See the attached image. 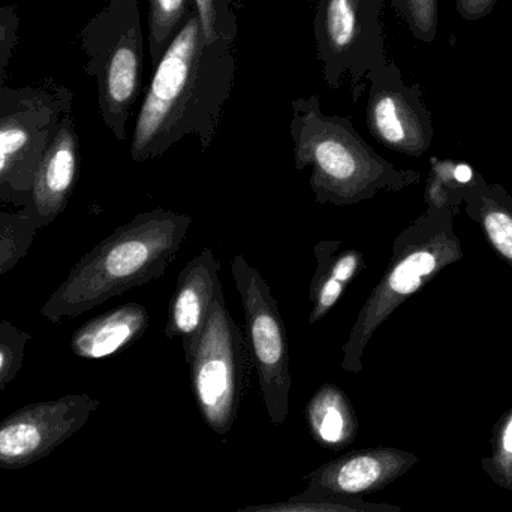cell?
Listing matches in <instances>:
<instances>
[{
	"mask_svg": "<svg viewBox=\"0 0 512 512\" xmlns=\"http://www.w3.org/2000/svg\"><path fill=\"white\" fill-rule=\"evenodd\" d=\"M219 270L221 262L210 246L182 268L168 304L164 330L168 340L180 339L186 348L201 333L216 295L224 288Z\"/></svg>",
	"mask_w": 512,
	"mask_h": 512,
	"instance_id": "cell-14",
	"label": "cell"
},
{
	"mask_svg": "<svg viewBox=\"0 0 512 512\" xmlns=\"http://www.w3.org/2000/svg\"><path fill=\"white\" fill-rule=\"evenodd\" d=\"M149 310L126 303L81 325L71 337V351L84 360H102L134 345L149 328Z\"/></svg>",
	"mask_w": 512,
	"mask_h": 512,
	"instance_id": "cell-15",
	"label": "cell"
},
{
	"mask_svg": "<svg viewBox=\"0 0 512 512\" xmlns=\"http://www.w3.org/2000/svg\"><path fill=\"white\" fill-rule=\"evenodd\" d=\"M183 352L204 423L216 435H227L248 388L252 361L245 331L227 309L224 288L216 295L203 330Z\"/></svg>",
	"mask_w": 512,
	"mask_h": 512,
	"instance_id": "cell-7",
	"label": "cell"
},
{
	"mask_svg": "<svg viewBox=\"0 0 512 512\" xmlns=\"http://www.w3.org/2000/svg\"><path fill=\"white\" fill-rule=\"evenodd\" d=\"M192 222V216L162 207L138 213L78 259L45 301L41 315L51 324L75 319L164 276Z\"/></svg>",
	"mask_w": 512,
	"mask_h": 512,
	"instance_id": "cell-2",
	"label": "cell"
},
{
	"mask_svg": "<svg viewBox=\"0 0 512 512\" xmlns=\"http://www.w3.org/2000/svg\"><path fill=\"white\" fill-rule=\"evenodd\" d=\"M504 448L508 453H512V418L510 424L507 426V430H505Z\"/></svg>",
	"mask_w": 512,
	"mask_h": 512,
	"instance_id": "cell-28",
	"label": "cell"
},
{
	"mask_svg": "<svg viewBox=\"0 0 512 512\" xmlns=\"http://www.w3.org/2000/svg\"><path fill=\"white\" fill-rule=\"evenodd\" d=\"M204 39L209 44L219 41L236 44L239 21L236 0H194Z\"/></svg>",
	"mask_w": 512,
	"mask_h": 512,
	"instance_id": "cell-22",
	"label": "cell"
},
{
	"mask_svg": "<svg viewBox=\"0 0 512 512\" xmlns=\"http://www.w3.org/2000/svg\"><path fill=\"white\" fill-rule=\"evenodd\" d=\"M315 273L310 279L312 304L307 324L315 325L328 315L345 294L346 288L364 270V255L357 249L343 248L339 240H322L313 248Z\"/></svg>",
	"mask_w": 512,
	"mask_h": 512,
	"instance_id": "cell-16",
	"label": "cell"
},
{
	"mask_svg": "<svg viewBox=\"0 0 512 512\" xmlns=\"http://www.w3.org/2000/svg\"><path fill=\"white\" fill-rule=\"evenodd\" d=\"M80 141L72 113L65 114L54 131L23 210L38 230L53 224L68 207L80 174Z\"/></svg>",
	"mask_w": 512,
	"mask_h": 512,
	"instance_id": "cell-12",
	"label": "cell"
},
{
	"mask_svg": "<svg viewBox=\"0 0 512 512\" xmlns=\"http://www.w3.org/2000/svg\"><path fill=\"white\" fill-rule=\"evenodd\" d=\"M466 209L483 227L487 239L502 258L512 265V200L504 191L487 185L478 176L466 192Z\"/></svg>",
	"mask_w": 512,
	"mask_h": 512,
	"instance_id": "cell-18",
	"label": "cell"
},
{
	"mask_svg": "<svg viewBox=\"0 0 512 512\" xmlns=\"http://www.w3.org/2000/svg\"><path fill=\"white\" fill-rule=\"evenodd\" d=\"M80 48L86 59L84 72L98 86L102 122L122 143L143 86L140 0H107L81 30Z\"/></svg>",
	"mask_w": 512,
	"mask_h": 512,
	"instance_id": "cell-5",
	"label": "cell"
},
{
	"mask_svg": "<svg viewBox=\"0 0 512 512\" xmlns=\"http://www.w3.org/2000/svg\"><path fill=\"white\" fill-rule=\"evenodd\" d=\"M402 466L399 454L390 450L352 451L319 466L306 477V487L291 501L358 498L384 486Z\"/></svg>",
	"mask_w": 512,
	"mask_h": 512,
	"instance_id": "cell-13",
	"label": "cell"
},
{
	"mask_svg": "<svg viewBox=\"0 0 512 512\" xmlns=\"http://www.w3.org/2000/svg\"><path fill=\"white\" fill-rule=\"evenodd\" d=\"M385 0H318L315 9L316 54L325 84L355 86L387 63L381 15Z\"/></svg>",
	"mask_w": 512,
	"mask_h": 512,
	"instance_id": "cell-9",
	"label": "cell"
},
{
	"mask_svg": "<svg viewBox=\"0 0 512 512\" xmlns=\"http://www.w3.org/2000/svg\"><path fill=\"white\" fill-rule=\"evenodd\" d=\"M498 0H456V9L463 20L475 21L492 14Z\"/></svg>",
	"mask_w": 512,
	"mask_h": 512,
	"instance_id": "cell-27",
	"label": "cell"
},
{
	"mask_svg": "<svg viewBox=\"0 0 512 512\" xmlns=\"http://www.w3.org/2000/svg\"><path fill=\"white\" fill-rule=\"evenodd\" d=\"M309 2H310V0H309Z\"/></svg>",
	"mask_w": 512,
	"mask_h": 512,
	"instance_id": "cell-29",
	"label": "cell"
},
{
	"mask_svg": "<svg viewBox=\"0 0 512 512\" xmlns=\"http://www.w3.org/2000/svg\"><path fill=\"white\" fill-rule=\"evenodd\" d=\"M366 122L381 146L421 158L433 140L432 114L418 84H408L396 63L387 60L367 77Z\"/></svg>",
	"mask_w": 512,
	"mask_h": 512,
	"instance_id": "cell-11",
	"label": "cell"
},
{
	"mask_svg": "<svg viewBox=\"0 0 512 512\" xmlns=\"http://www.w3.org/2000/svg\"><path fill=\"white\" fill-rule=\"evenodd\" d=\"M231 273L242 298L246 342L268 420L282 426L288 418L292 388L285 322L270 286L245 256H234Z\"/></svg>",
	"mask_w": 512,
	"mask_h": 512,
	"instance_id": "cell-8",
	"label": "cell"
},
{
	"mask_svg": "<svg viewBox=\"0 0 512 512\" xmlns=\"http://www.w3.org/2000/svg\"><path fill=\"white\" fill-rule=\"evenodd\" d=\"M289 134L295 171L310 170L309 188L321 206H357L379 192H399L420 180L382 158L348 117L325 114L318 95L292 101Z\"/></svg>",
	"mask_w": 512,
	"mask_h": 512,
	"instance_id": "cell-3",
	"label": "cell"
},
{
	"mask_svg": "<svg viewBox=\"0 0 512 512\" xmlns=\"http://www.w3.org/2000/svg\"><path fill=\"white\" fill-rule=\"evenodd\" d=\"M194 8V0H149V57L153 69L185 27Z\"/></svg>",
	"mask_w": 512,
	"mask_h": 512,
	"instance_id": "cell-19",
	"label": "cell"
},
{
	"mask_svg": "<svg viewBox=\"0 0 512 512\" xmlns=\"http://www.w3.org/2000/svg\"><path fill=\"white\" fill-rule=\"evenodd\" d=\"M469 165L432 159V173L426 188V201L432 209L459 210L466 192L477 180Z\"/></svg>",
	"mask_w": 512,
	"mask_h": 512,
	"instance_id": "cell-20",
	"label": "cell"
},
{
	"mask_svg": "<svg viewBox=\"0 0 512 512\" xmlns=\"http://www.w3.org/2000/svg\"><path fill=\"white\" fill-rule=\"evenodd\" d=\"M32 336L23 328L0 321V391L23 369L26 348Z\"/></svg>",
	"mask_w": 512,
	"mask_h": 512,
	"instance_id": "cell-24",
	"label": "cell"
},
{
	"mask_svg": "<svg viewBox=\"0 0 512 512\" xmlns=\"http://www.w3.org/2000/svg\"><path fill=\"white\" fill-rule=\"evenodd\" d=\"M72 104L71 89L53 78L0 86V206L23 207L42 155Z\"/></svg>",
	"mask_w": 512,
	"mask_h": 512,
	"instance_id": "cell-6",
	"label": "cell"
},
{
	"mask_svg": "<svg viewBox=\"0 0 512 512\" xmlns=\"http://www.w3.org/2000/svg\"><path fill=\"white\" fill-rule=\"evenodd\" d=\"M306 420L313 439L327 450H343L357 438L354 406L337 385L319 387L307 403Z\"/></svg>",
	"mask_w": 512,
	"mask_h": 512,
	"instance_id": "cell-17",
	"label": "cell"
},
{
	"mask_svg": "<svg viewBox=\"0 0 512 512\" xmlns=\"http://www.w3.org/2000/svg\"><path fill=\"white\" fill-rule=\"evenodd\" d=\"M394 9L415 39L432 44L438 35L439 0H393Z\"/></svg>",
	"mask_w": 512,
	"mask_h": 512,
	"instance_id": "cell-23",
	"label": "cell"
},
{
	"mask_svg": "<svg viewBox=\"0 0 512 512\" xmlns=\"http://www.w3.org/2000/svg\"><path fill=\"white\" fill-rule=\"evenodd\" d=\"M89 394L30 403L0 423V468L23 469L62 447L98 411Z\"/></svg>",
	"mask_w": 512,
	"mask_h": 512,
	"instance_id": "cell-10",
	"label": "cell"
},
{
	"mask_svg": "<svg viewBox=\"0 0 512 512\" xmlns=\"http://www.w3.org/2000/svg\"><path fill=\"white\" fill-rule=\"evenodd\" d=\"M38 233L35 222L23 210L0 206V279L20 264Z\"/></svg>",
	"mask_w": 512,
	"mask_h": 512,
	"instance_id": "cell-21",
	"label": "cell"
},
{
	"mask_svg": "<svg viewBox=\"0 0 512 512\" xmlns=\"http://www.w3.org/2000/svg\"><path fill=\"white\" fill-rule=\"evenodd\" d=\"M231 512H391L384 505L370 504L363 499H325V501H288L279 504L256 505Z\"/></svg>",
	"mask_w": 512,
	"mask_h": 512,
	"instance_id": "cell-25",
	"label": "cell"
},
{
	"mask_svg": "<svg viewBox=\"0 0 512 512\" xmlns=\"http://www.w3.org/2000/svg\"><path fill=\"white\" fill-rule=\"evenodd\" d=\"M18 30L20 14L17 6H0V86L5 84L6 72L17 47Z\"/></svg>",
	"mask_w": 512,
	"mask_h": 512,
	"instance_id": "cell-26",
	"label": "cell"
},
{
	"mask_svg": "<svg viewBox=\"0 0 512 512\" xmlns=\"http://www.w3.org/2000/svg\"><path fill=\"white\" fill-rule=\"evenodd\" d=\"M153 71L132 134V161L161 158L188 137L197 138L207 152L234 89L233 42L209 44L194 8Z\"/></svg>",
	"mask_w": 512,
	"mask_h": 512,
	"instance_id": "cell-1",
	"label": "cell"
},
{
	"mask_svg": "<svg viewBox=\"0 0 512 512\" xmlns=\"http://www.w3.org/2000/svg\"><path fill=\"white\" fill-rule=\"evenodd\" d=\"M462 258V245L454 230V210L429 207L394 240L387 270L361 306L343 345L342 370L352 375L363 372L367 345L394 310Z\"/></svg>",
	"mask_w": 512,
	"mask_h": 512,
	"instance_id": "cell-4",
	"label": "cell"
}]
</instances>
